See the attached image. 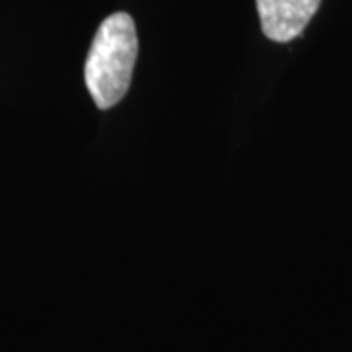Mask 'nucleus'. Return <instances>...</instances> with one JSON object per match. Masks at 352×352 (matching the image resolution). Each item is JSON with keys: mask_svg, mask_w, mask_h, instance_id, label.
<instances>
[{"mask_svg": "<svg viewBox=\"0 0 352 352\" xmlns=\"http://www.w3.org/2000/svg\"><path fill=\"white\" fill-rule=\"evenodd\" d=\"M138 50V32L129 14L116 12L102 22L85 65L88 92L100 110L112 108L127 94Z\"/></svg>", "mask_w": 352, "mask_h": 352, "instance_id": "obj_1", "label": "nucleus"}, {"mask_svg": "<svg viewBox=\"0 0 352 352\" xmlns=\"http://www.w3.org/2000/svg\"><path fill=\"white\" fill-rule=\"evenodd\" d=\"M319 4L321 0H256L264 36L278 43L302 36Z\"/></svg>", "mask_w": 352, "mask_h": 352, "instance_id": "obj_2", "label": "nucleus"}]
</instances>
